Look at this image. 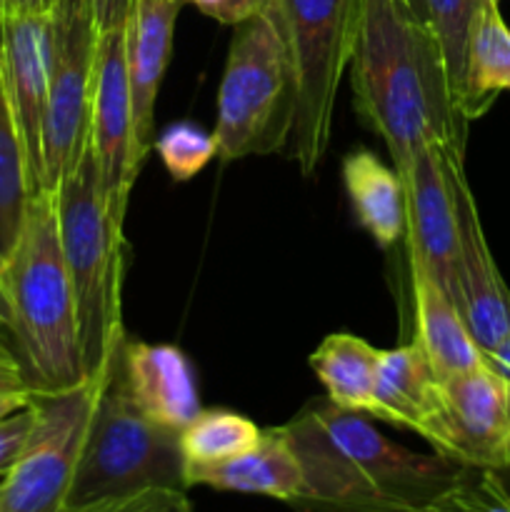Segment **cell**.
<instances>
[{"label": "cell", "instance_id": "obj_1", "mask_svg": "<svg viewBox=\"0 0 510 512\" xmlns=\"http://www.w3.org/2000/svg\"><path fill=\"white\" fill-rule=\"evenodd\" d=\"M353 108L380 135L395 168L428 143L465 153L468 120L433 28L405 0H363L350 58Z\"/></svg>", "mask_w": 510, "mask_h": 512}, {"label": "cell", "instance_id": "obj_2", "mask_svg": "<svg viewBox=\"0 0 510 512\" xmlns=\"http://www.w3.org/2000/svg\"><path fill=\"white\" fill-rule=\"evenodd\" d=\"M303 468L305 512H428L468 465L418 453L380 433L373 418L313 400L283 425Z\"/></svg>", "mask_w": 510, "mask_h": 512}, {"label": "cell", "instance_id": "obj_3", "mask_svg": "<svg viewBox=\"0 0 510 512\" xmlns=\"http://www.w3.org/2000/svg\"><path fill=\"white\" fill-rule=\"evenodd\" d=\"M13 308L18 358L35 393H60L85 383L78 305L63 258L55 193L30 198L15 250L3 263Z\"/></svg>", "mask_w": 510, "mask_h": 512}, {"label": "cell", "instance_id": "obj_4", "mask_svg": "<svg viewBox=\"0 0 510 512\" xmlns=\"http://www.w3.org/2000/svg\"><path fill=\"white\" fill-rule=\"evenodd\" d=\"M233 28L213 130L223 163L288 148L298 105L293 50L275 0Z\"/></svg>", "mask_w": 510, "mask_h": 512}, {"label": "cell", "instance_id": "obj_5", "mask_svg": "<svg viewBox=\"0 0 510 512\" xmlns=\"http://www.w3.org/2000/svg\"><path fill=\"white\" fill-rule=\"evenodd\" d=\"M53 193L60 245L78 305L80 355L85 375L95 378L108 368L125 338L120 318L125 240L123 225L110 218L105 205L90 140L80 163Z\"/></svg>", "mask_w": 510, "mask_h": 512}, {"label": "cell", "instance_id": "obj_6", "mask_svg": "<svg viewBox=\"0 0 510 512\" xmlns=\"http://www.w3.org/2000/svg\"><path fill=\"white\" fill-rule=\"evenodd\" d=\"M153 488L188 490L180 433L150 420L133 403L120 373L118 348L85 433L65 508Z\"/></svg>", "mask_w": 510, "mask_h": 512}, {"label": "cell", "instance_id": "obj_7", "mask_svg": "<svg viewBox=\"0 0 510 512\" xmlns=\"http://www.w3.org/2000/svg\"><path fill=\"white\" fill-rule=\"evenodd\" d=\"M298 75L290 158L313 175L328 153L335 103L358 40L363 0H275Z\"/></svg>", "mask_w": 510, "mask_h": 512}, {"label": "cell", "instance_id": "obj_8", "mask_svg": "<svg viewBox=\"0 0 510 512\" xmlns=\"http://www.w3.org/2000/svg\"><path fill=\"white\" fill-rule=\"evenodd\" d=\"M105 373L60 393H35L33 433L0 483V512L65 510Z\"/></svg>", "mask_w": 510, "mask_h": 512}, {"label": "cell", "instance_id": "obj_9", "mask_svg": "<svg viewBox=\"0 0 510 512\" xmlns=\"http://www.w3.org/2000/svg\"><path fill=\"white\" fill-rule=\"evenodd\" d=\"M98 28L85 0H55L50 10L48 108L43 130V190L73 173L90 140V100Z\"/></svg>", "mask_w": 510, "mask_h": 512}, {"label": "cell", "instance_id": "obj_10", "mask_svg": "<svg viewBox=\"0 0 510 512\" xmlns=\"http://www.w3.org/2000/svg\"><path fill=\"white\" fill-rule=\"evenodd\" d=\"M435 453L468 468H510V380L490 363L440 380V405L423 433Z\"/></svg>", "mask_w": 510, "mask_h": 512}, {"label": "cell", "instance_id": "obj_11", "mask_svg": "<svg viewBox=\"0 0 510 512\" xmlns=\"http://www.w3.org/2000/svg\"><path fill=\"white\" fill-rule=\"evenodd\" d=\"M90 148L110 218L123 225L130 190L140 175L133 143V103L125 68L123 25L98 33L90 100Z\"/></svg>", "mask_w": 510, "mask_h": 512}, {"label": "cell", "instance_id": "obj_12", "mask_svg": "<svg viewBox=\"0 0 510 512\" xmlns=\"http://www.w3.org/2000/svg\"><path fill=\"white\" fill-rule=\"evenodd\" d=\"M408 205V248L425 265L440 288L460 303L458 280V218L450 185L445 148L428 143L400 165Z\"/></svg>", "mask_w": 510, "mask_h": 512}, {"label": "cell", "instance_id": "obj_13", "mask_svg": "<svg viewBox=\"0 0 510 512\" xmlns=\"http://www.w3.org/2000/svg\"><path fill=\"white\" fill-rule=\"evenodd\" d=\"M463 155L460 150L445 148L458 218V308L480 348L490 353L510 333V290L490 255L478 205L465 178Z\"/></svg>", "mask_w": 510, "mask_h": 512}, {"label": "cell", "instance_id": "obj_14", "mask_svg": "<svg viewBox=\"0 0 510 512\" xmlns=\"http://www.w3.org/2000/svg\"><path fill=\"white\" fill-rule=\"evenodd\" d=\"M3 88L28 158L30 183L43 190V130L48 108L50 13L3 15Z\"/></svg>", "mask_w": 510, "mask_h": 512}, {"label": "cell", "instance_id": "obj_15", "mask_svg": "<svg viewBox=\"0 0 510 512\" xmlns=\"http://www.w3.org/2000/svg\"><path fill=\"white\" fill-rule=\"evenodd\" d=\"M180 5L183 0H133L123 25L135 160L140 168L155 145V103L170 63Z\"/></svg>", "mask_w": 510, "mask_h": 512}, {"label": "cell", "instance_id": "obj_16", "mask_svg": "<svg viewBox=\"0 0 510 512\" xmlns=\"http://www.w3.org/2000/svg\"><path fill=\"white\" fill-rule=\"evenodd\" d=\"M120 373L133 403L163 428L180 433L203 410L193 365L175 345L140 343L125 335Z\"/></svg>", "mask_w": 510, "mask_h": 512}, {"label": "cell", "instance_id": "obj_17", "mask_svg": "<svg viewBox=\"0 0 510 512\" xmlns=\"http://www.w3.org/2000/svg\"><path fill=\"white\" fill-rule=\"evenodd\" d=\"M188 488L225 490V493L265 495L295 505L305 490L303 468L285 435L283 425L265 428L263 438L248 453L215 465H185Z\"/></svg>", "mask_w": 510, "mask_h": 512}, {"label": "cell", "instance_id": "obj_18", "mask_svg": "<svg viewBox=\"0 0 510 512\" xmlns=\"http://www.w3.org/2000/svg\"><path fill=\"white\" fill-rule=\"evenodd\" d=\"M408 260L415 303V343L423 348L435 375L445 380L488 363V355L473 338L455 300L415 255H408Z\"/></svg>", "mask_w": 510, "mask_h": 512}, {"label": "cell", "instance_id": "obj_19", "mask_svg": "<svg viewBox=\"0 0 510 512\" xmlns=\"http://www.w3.org/2000/svg\"><path fill=\"white\" fill-rule=\"evenodd\" d=\"M440 405V378L418 343L383 350L375 378L373 420L423 438Z\"/></svg>", "mask_w": 510, "mask_h": 512}, {"label": "cell", "instance_id": "obj_20", "mask_svg": "<svg viewBox=\"0 0 510 512\" xmlns=\"http://www.w3.org/2000/svg\"><path fill=\"white\" fill-rule=\"evenodd\" d=\"M343 185L355 218L380 248H390L403 238L408 205L398 170L388 168L373 150L360 145L343 158Z\"/></svg>", "mask_w": 510, "mask_h": 512}, {"label": "cell", "instance_id": "obj_21", "mask_svg": "<svg viewBox=\"0 0 510 512\" xmlns=\"http://www.w3.org/2000/svg\"><path fill=\"white\" fill-rule=\"evenodd\" d=\"M380 353L358 335L333 333L313 350L310 368L335 408L373 418Z\"/></svg>", "mask_w": 510, "mask_h": 512}, {"label": "cell", "instance_id": "obj_22", "mask_svg": "<svg viewBox=\"0 0 510 512\" xmlns=\"http://www.w3.org/2000/svg\"><path fill=\"white\" fill-rule=\"evenodd\" d=\"M503 90H510V25L498 3L480 0L468 48V120L480 118Z\"/></svg>", "mask_w": 510, "mask_h": 512}, {"label": "cell", "instance_id": "obj_23", "mask_svg": "<svg viewBox=\"0 0 510 512\" xmlns=\"http://www.w3.org/2000/svg\"><path fill=\"white\" fill-rule=\"evenodd\" d=\"M33 195L28 158L0 80V263H5L18 245Z\"/></svg>", "mask_w": 510, "mask_h": 512}, {"label": "cell", "instance_id": "obj_24", "mask_svg": "<svg viewBox=\"0 0 510 512\" xmlns=\"http://www.w3.org/2000/svg\"><path fill=\"white\" fill-rule=\"evenodd\" d=\"M260 438L263 428L245 415L225 408H203L180 430V448L185 465H215L248 453Z\"/></svg>", "mask_w": 510, "mask_h": 512}, {"label": "cell", "instance_id": "obj_25", "mask_svg": "<svg viewBox=\"0 0 510 512\" xmlns=\"http://www.w3.org/2000/svg\"><path fill=\"white\" fill-rule=\"evenodd\" d=\"M423 3L428 25L443 50L453 98L463 118L468 120V48L480 0H423Z\"/></svg>", "mask_w": 510, "mask_h": 512}, {"label": "cell", "instance_id": "obj_26", "mask_svg": "<svg viewBox=\"0 0 510 512\" xmlns=\"http://www.w3.org/2000/svg\"><path fill=\"white\" fill-rule=\"evenodd\" d=\"M155 153L175 183L193 180L205 165L218 158V140L195 123H173L155 138Z\"/></svg>", "mask_w": 510, "mask_h": 512}, {"label": "cell", "instance_id": "obj_27", "mask_svg": "<svg viewBox=\"0 0 510 512\" xmlns=\"http://www.w3.org/2000/svg\"><path fill=\"white\" fill-rule=\"evenodd\" d=\"M428 512H510V495L495 470L468 468L460 483Z\"/></svg>", "mask_w": 510, "mask_h": 512}, {"label": "cell", "instance_id": "obj_28", "mask_svg": "<svg viewBox=\"0 0 510 512\" xmlns=\"http://www.w3.org/2000/svg\"><path fill=\"white\" fill-rule=\"evenodd\" d=\"M78 512H193L185 490H143L123 498L95 500L88 505H75Z\"/></svg>", "mask_w": 510, "mask_h": 512}, {"label": "cell", "instance_id": "obj_29", "mask_svg": "<svg viewBox=\"0 0 510 512\" xmlns=\"http://www.w3.org/2000/svg\"><path fill=\"white\" fill-rule=\"evenodd\" d=\"M35 425V408L33 403L28 408L18 410V413L8 415L0 420V478L10 473L18 458L23 455L25 445H28L30 433Z\"/></svg>", "mask_w": 510, "mask_h": 512}, {"label": "cell", "instance_id": "obj_30", "mask_svg": "<svg viewBox=\"0 0 510 512\" xmlns=\"http://www.w3.org/2000/svg\"><path fill=\"white\" fill-rule=\"evenodd\" d=\"M208 18L225 25H238L248 20L255 10L263 5V0H188Z\"/></svg>", "mask_w": 510, "mask_h": 512}, {"label": "cell", "instance_id": "obj_31", "mask_svg": "<svg viewBox=\"0 0 510 512\" xmlns=\"http://www.w3.org/2000/svg\"><path fill=\"white\" fill-rule=\"evenodd\" d=\"M85 3H88L98 33H105V30L125 25V18H128V10L133 0H85Z\"/></svg>", "mask_w": 510, "mask_h": 512}, {"label": "cell", "instance_id": "obj_32", "mask_svg": "<svg viewBox=\"0 0 510 512\" xmlns=\"http://www.w3.org/2000/svg\"><path fill=\"white\" fill-rule=\"evenodd\" d=\"M15 390L33 388H30L28 375H25L18 355L10 348H5V343H0V393H15Z\"/></svg>", "mask_w": 510, "mask_h": 512}, {"label": "cell", "instance_id": "obj_33", "mask_svg": "<svg viewBox=\"0 0 510 512\" xmlns=\"http://www.w3.org/2000/svg\"><path fill=\"white\" fill-rule=\"evenodd\" d=\"M55 0H0V18L3 15H28V13H50Z\"/></svg>", "mask_w": 510, "mask_h": 512}, {"label": "cell", "instance_id": "obj_34", "mask_svg": "<svg viewBox=\"0 0 510 512\" xmlns=\"http://www.w3.org/2000/svg\"><path fill=\"white\" fill-rule=\"evenodd\" d=\"M35 398V390H15V393H0V420L8 415L18 413V410L28 408Z\"/></svg>", "mask_w": 510, "mask_h": 512}, {"label": "cell", "instance_id": "obj_35", "mask_svg": "<svg viewBox=\"0 0 510 512\" xmlns=\"http://www.w3.org/2000/svg\"><path fill=\"white\" fill-rule=\"evenodd\" d=\"M485 355H488V363L493 365L500 375H505V378L510 380V333Z\"/></svg>", "mask_w": 510, "mask_h": 512}, {"label": "cell", "instance_id": "obj_36", "mask_svg": "<svg viewBox=\"0 0 510 512\" xmlns=\"http://www.w3.org/2000/svg\"><path fill=\"white\" fill-rule=\"evenodd\" d=\"M10 323H13V308H10V295L3 278V263H0V328L10 330Z\"/></svg>", "mask_w": 510, "mask_h": 512}, {"label": "cell", "instance_id": "obj_37", "mask_svg": "<svg viewBox=\"0 0 510 512\" xmlns=\"http://www.w3.org/2000/svg\"><path fill=\"white\" fill-rule=\"evenodd\" d=\"M405 3H408V8L413 10V13L418 15V18H423L425 23H428V15H425V3H423V0H405Z\"/></svg>", "mask_w": 510, "mask_h": 512}, {"label": "cell", "instance_id": "obj_38", "mask_svg": "<svg viewBox=\"0 0 510 512\" xmlns=\"http://www.w3.org/2000/svg\"><path fill=\"white\" fill-rule=\"evenodd\" d=\"M0 80H3V45H0Z\"/></svg>", "mask_w": 510, "mask_h": 512}, {"label": "cell", "instance_id": "obj_39", "mask_svg": "<svg viewBox=\"0 0 510 512\" xmlns=\"http://www.w3.org/2000/svg\"><path fill=\"white\" fill-rule=\"evenodd\" d=\"M493 3H500V0H493Z\"/></svg>", "mask_w": 510, "mask_h": 512}]
</instances>
